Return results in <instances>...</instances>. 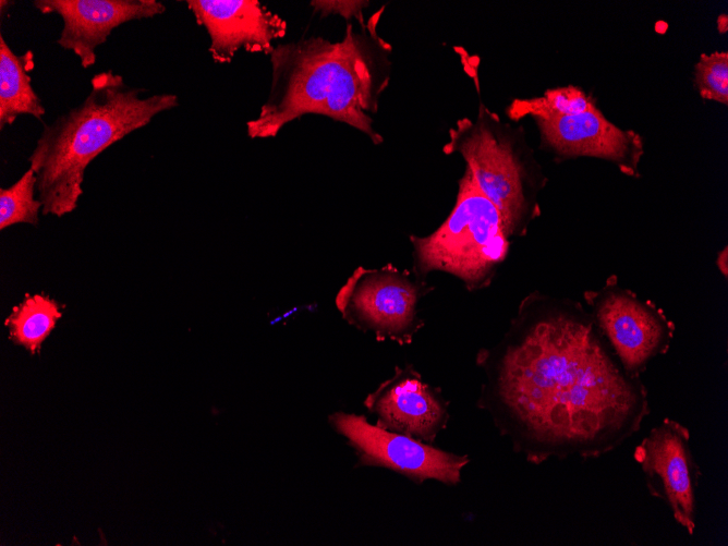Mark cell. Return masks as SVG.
<instances>
[{"mask_svg":"<svg viewBox=\"0 0 728 546\" xmlns=\"http://www.w3.org/2000/svg\"><path fill=\"white\" fill-rule=\"evenodd\" d=\"M477 363L486 375L477 408L535 465L598 459L638 434L651 414L644 386L574 306L526 303Z\"/></svg>","mask_w":728,"mask_h":546,"instance_id":"6da1fadb","label":"cell"},{"mask_svg":"<svg viewBox=\"0 0 728 546\" xmlns=\"http://www.w3.org/2000/svg\"><path fill=\"white\" fill-rule=\"evenodd\" d=\"M380 12L360 31L349 23L337 43L310 37L275 46L268 98L258 116L247 121V135L275 137L288 123L313 113L347 123L373 143H381L371 117L389 78L390 48L376 34Z\"/></svg>","mask_w":728,"mask_h":546,"instance_id":"7a4b0ae2","label":"cell"},{"mask_svg":"<svg viewBox=\"0 0 728 546\" xmlns=\"http://www.w3.org/2000/svg\"><path fill=\"white\" fill-rule=\"evenodd\" d=\"M112 70L90 80L81 105L43 128L28 161L37 177L43 215L72 213L83 194L87 166L109 146L146 126L157 114L179 105L174 94L143 96Z\"/></svg>","mask_w":728,"mask_h":546,"instance_id":"3957f363","label":"cell"},{"mask_svg":"<svg viewBox=\"0 0 728 546\" xmlns=\"http://www.w3.org/2000/svg\"><path fill=\"white\" fill-rule=\"evenodd\" d=\"M507 236L500 211L466 167L448 218L429 235L411 236L416 274L440 270L458 277L470 290L481 288L505 259Z\"/></svg>","mask_w":728,"mask_h":546,"instance_id":"277c9868","label":"cell"},{"mask_svg":"<svg viewBox=\"0 0 728 546\" xmlns=\"http://www.w3.org/2000/svg\"><path fill=\"white\" fill-rule=\"evenodd\" d=\"M426 292L424 282L391 264L359 267L338 291L336 305L349 324L373 332L377 340L409 344L424 326L417 304Z\"/></svg>","mask_w":728,"mask_h":546,"instance_id":"5b68a950","label":"cell"},{"mask_svg":"<svg viewBox=\"0 0 728 546\" xmlns=\"http://www.w3.org/2000/svg\"><path fill=\"white\" fill-rule=\"evenodd\" d=\"M332 428L344 437L362 466H379L397 472L415 484L437 481L454 486L461 482L468 454L453 453L371 424L364 415L335 412L329 416Z\"/></svg>","mask_w":728,"mask_h":546,"instance_id":"8992f818","label":"cell"},{"mask_svg":"<svg viewBox=\"0 0 728 546\" xmlns=\"http://www.w3.org/2000/svg\"><path fill=\"white\" fill-rule=\"evenodd\" d=\"M647 490L670 510L689 535L696 527V490L701 470L692 453L689 429L665 417L634 450Z\"/></svg>","mask_w":728,"mask_h":546,"instance_id":"52a82bcc","label":"cell"},{"mask_svg":"<svg viewBox=\"0 0 728 546\" xmlns=\"http://www.w3.org/2000/svg\"><path fill=\"white\" fill-rule=\"evenodd\" d=\"M449 151L458 150L481 191L500 211L507 234H512L526 213L523 170L510 143L489 128L461 121L450 131Z\"/></svg>","mask_w":728,"mask_h":546,"instance_id":"ba28073f","label":"cell"},{"mask_svg":"<svg viewBox=\"0 0 728 546\" xmlns=\"http://www.w3.org/2000/svg\"><path fill=\"white\" fill-rule=\"evenodd\" d=\"M196 23L210 38L215 63L228 64L244 50L270 56L274 41L287 34V22L257 0H187Z\"/></svg>","mask_w":728,"mask_h":546,"instance_id":"9c48e42d","label":"cell"},{"mask_svg":"<svg viewBox=\"0 0 728 546\" xmlns=\"http://www.w3.org/2000/svg\"><path fill=\"white\" fill-rule=\"evenodd\" d=\"M376 416V425L421 441L433 444L450 420L449 402L441 390L424 381L412 366L396 367L364 400Z\"/></svg>","mask_w":728,"mask_h":546,"instance_id":"30bf717a","label":"cell"},{"mask_svg":"<svg viewBox=\"0 0 728 546\" xmlns=\"http://www.w3.org/2000/svg\"><path fill=\"white\" fill-rule=\"evenodd\" d=\"M33 4L43 14L61 16L63 28L57 43L77 56L84 69L95 64L97 47L116 27L166 11L156 0H35Z\"/></svg>","mask_w":728,"mask_h":546,"instance_id":"8fae6325","label":"cell"},{"mask_svg":"<svg viewBox=\"0 0 728 546\" xmlns=\"http://www.w3.org/2000/svg\"><path fill=\"white\" fill-rule=\"evenodd\" d=\"M594 321L607 338L618 362L635 375L671 336L666 319L652 306L624 292H609L594 304Z\"/></svg>","mask_w":728,"mask_h":546,"instance_id":"7c38bea8","label":"cell"},{"mask_svg":"<svg viewBox=\"0 0 728 546\" xmlns=\"http://www.w3.org/2000/svg\"><path fill=\"white\" fill-rule=\"evenodd\" d=\"M543 138L567 156H593L633 169L642 150L640 136L609 122L596 106L575 116L536 118Z\"/></svg>","mask_w":728,"mask_h":546,"instance_id":"4fadbf2b","label":"cell"},{"mask_svg":"<svg viewBox=\"0 0 728 546\" xmlns=\"http://www.w3.org/2000/svg\"><path fill=\"white\" fill-rule=\"evenodd\" d=\"M34 53H14L0 35V129L11 125L21 114L40 120L46 109L32 86L29 72Z\"/></svg>","mask_w":728,"mask_h":546,"instance_id":"5bb4252c","label":"cell"},{"mask_svg":"<svg viewBox=\"0 0 728 546\" xmlns=\"http://www.w3.org/2000/svg\"><path fill=\"white\" fill-rule=\"evenodd\" d=\"M61 317L60 305L44 294H26L5 319L10 339L26 348L32 354L39 351Z\"/></svg>","mask_w":728,"mask_h":546,"instance_id":"9a60e30c","label":"cell"},{"mask_svg":"<svg viewBox=\"0 0 728 546\" xmlns=\"http://www.w3.org/2000/svg\"><path fill=\"white\" fill-rule=\"evenodd\" d=\"M595 105L585 93L574 86L548 89L542 97L514 100L509 108V116L519 119L525 116L545 118L553 116H575Z\"/></svg>","mask_w":728,"mask_h":546,"instance_id":"2e32d148","label":"cell"},{"mask_svg":"<svg viewBox=\"0 0 728 546\" xmlns=\"http://www.w3.org/2000/svg\"><path fill=\"white\" fill-rule=\"evenodd\" d=\"M37 177L28 169L14 184L0 189V230L17 223H38V214L43 208L35 198Z\"/></svg>","mask_w":728,"mask_h":546,"instance_id":"e0dca14e","label":"cell"},{"mask_svg":"<svg viewBox=\"0 0 728 546\" xmlns=\"http://www.w3.org/2000/svg\"><path fill=\"white\" fill-rule=\"evenodd\" d=\"M695 86L702 98L728 104V53H702L694 65Z\"/></svg>","mask_w":728,"mask_h":546,"instance_id":"ac0fdd59","label":"cell"},{"mask_svg":"<svg viewBox=\"0 0 728 546\" xmlns=\"http://www.w3.org/2000/svg\"><path fill=\"white\" fill-rule=\"evenodd\" d=\"M368 2L364 1H312L311 5L321 13H337L348 20L356 17L362 21V9Z\"/></svg>","mask_w":728,"mask_h":546,"instance_id":"d6986e66","label":"cell"},{"mask_svg":"<svg viewBox=\"0 0 728 546\" xmlns=\"http://www.w3.org/2000/svg\"><path fill=\"white\" fill-rule=\"evenodd\" d=\"M717 264L721 270V272L726 276L727 275V248H724L723 255L720 254L717 260Z\"/></svg>","mask_w":728,"mask_h":546,"instance_id":"ffe728a7","label":"cell"}]
</instances>
